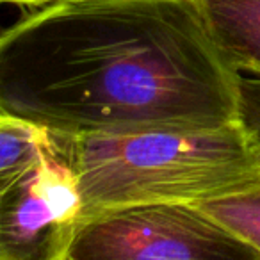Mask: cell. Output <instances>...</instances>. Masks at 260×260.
<instances>
[{"instance_id": "obj_4", "label": "cell", "mask_w": 260, "mask_h": 260, "mask_svg": "<svg viewBox=\"0 0 260 260\" xmlns=\"http://www.w3.org/2000/svg\"><path fill=\"white\" fill-rule=\"evenodd\" d=\"M80 219L75 173L54 141L40 166L0 187V260H62Z\"/></svg>"}, {"instance_id": "obj_3", "label": "cell", "mask_w": 260, "mask_h": 260, "mask_svg": "<svg viewBox=\"0 0 260 260\" xmlns=\"http://www.w3.org/2000/svg\"><path fill=\"white\" fill-rule=\"evenodd\" d=\"M62 260H260V251L187 203H146L84 216Z\"/></svg>"}, {"instance_id": "obj_9", "label": "cell", "mask_w": 260, "mask_h": 260, "mask_svg": "<svg viewBox=\"0 0 260 260\" xmlns=\"http://www.w3.org/2000/svg\"><path fill=\"white\" fill-rule=\"evenodd\" d=\"M6 4H15L20 8H48V6H57V4H66V2H75V0H2Z\"/></svg>"}, {"instance_id": "obj_8", "label": "cell", "mask_w": 260, "mask_h": 260, "mask_svg": "<svg viewBox=\"0 0 260 260\" xmlns=\"http://www.w3.org/2000/svg\"><path fill=\"white\" fill-rule=\"evenodd\" d=\"M239 121L260 152V77H239Z\"/></svg>"}, {"instance_id": "obj_5", "label": "cell", "mask_w": 260, "mask_h": 260, "mask_svg": "<svg viewBox=\"0 0 260 260\" xmlns=\"http://www.w3.org/2000/svg\"><path fill=\"white\" fill-rule=\"evenodd\" d=\"M214 45L235 72L260 77V0H192Z\"/></svg>"}, {"instance_id": "obj_1", "label": "cell", "mask_w": 260, "mask_h": 260, "mask_svg": "<svg viewBox=\"0 0 260 260\" xmlns=\"http://www.w3.org/2000/svg\"><path fill=\"white\" fill-rule=\"evenodd\" d=\"M239 77L192 0H75L0 38V114L70 138L232 125Z\"/></svg>"}, {"instance_id": "obj_6", "label": "cell", "mask_w": 260, "mask_h": 260, "mask_svg": "<svg viewBox=\"0 0 260 260\" xmlns=\"http://www.w3.org/2000/svg\"><path fill=\"white\" fill-rule=\"evenodd\" d=\"M52 152L54 138L48 130L0 114V187L40 166Z\"/></svg>"}, {"instance_id": "obj_7", "label": "cell", "mask_w": 260, "mask_h": 260, "mask_svg": "<svg viewBox=\"0 0 260 260\" xmlns=\"http://www.w3.org/2000/svg\"><path fill=\"white\" fill-rule=\"evenodd\" d=\"M198 207L260 251V182L246 191Z\"/></svg>"}, {"instance_id": "obj_2", "label": "cell", "mask_w": 260, "mask_h": 260, "mask_svg": "<svg viewBox=\"0 0 260 260\" xmlns=\"http://www.w3.org/2000/svg\"><path fill=\"white\" fill-rule=\"evenodd\" d=\"M52 136L75 173L82 217L146 203L202 205L260 182V152L241 121L209 130Z\"/></svg>"}]
</instances>
